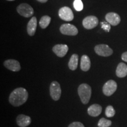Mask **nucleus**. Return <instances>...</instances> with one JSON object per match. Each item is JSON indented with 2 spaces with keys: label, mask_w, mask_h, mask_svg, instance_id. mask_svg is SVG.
I'll list each match as a JSON object with an SVG mask.
<instances>
[{
  "label": "nucleus",
  "mask_w": 127,
  "mask_h": 127,
  "mask_svg": "<svg viewBox=\"0 0 127 127\" xmlns=\"http://www.w3.org/2000/svg\"><path fill=\"white\" fill-rule=\"evenodd\" d=\"M50 95L54 101L60 99L61 95V89L60 84L57 81H53L50 87Z\"/></svg>",
  "instance_id": "5"
},
{
  "label": "nucleus",
  "mask_w": 127,
  "mask_h": 127,
  "mask_svg": "<svg viewBox=\"0 0 127 127\" xmlns=\"http://www.w3.org/2000/svg\"><path fill=\"white\" fill-rule=\"evenodd\" d=\"M17 11L20 15L25 18L31 17L34 12L32 7L26 3H23L19 5L17 8Z\"/></svg>",
  "instance_id": "3"
},
{
  "label": "nucleus",
  "mask_w": 127,
  "mask_h": 127,
  "mask_svg": "<svg viewBox=\"0 0 127 127\" xmlns=\"http://www.w3.org/2000/svg\"><path fill=\"white\" fill-rule=\"evenodd\" d=\"M101 26H102V28L104 29L105 31L107 32H109V30L111 29V27H110V24L108 23H104V22H102L101 23Z\"/></svg>",
  "instance_id": "23"
},
{
  "label": "nucleus",
  "mask_w": 127,
  "mask_h": 127,
  "mask_svg": "<svg viewBox=\"0 0 127 127\" xmlns=\"http://www.w3.org/2000/svg\"><path fill=\"white\" fill-rule=\"evenodd\" d=\"M116 75L119 78H124L127 75V65L124 63H120L116 69Z\"/></svg>",
  "instance_id": "16"
},
{
  "label": "nucleus",
  "mask_w": 127,
  "mask_h": 127,
  "mask_svg": "<svg viewBox=\"0 0 127 127\" xmlns=\"http://www.w3.org/2000/svg\"><path fill=\"white\" fill-rule=\"evenodd\" d=\"M52 51L58 57H64L68 51V47L65 44H57L52 48Z\"/></svg>",
  "instance_id": "12"
},
{
  "label": "nucleus",
  "mask_w": 127,
  "mask_h": 127,
  "mask_svg": "<svg viewBox=\"0 0 127 127\" xmlns=\"http://www.w3.org/2000/svg\"><path fill=\"white\" fill-rule=\"evenodd\" d=\"M115 114V111L114 107L111 105H109L105 109V115L108 118L114 117Z\"/></svg>",
  "instance_id": "21"
},
{
  "label": "nucleus",
  "mask_w": 127,
  "mask_h": 127,
  "mask_svg": "<svg viewBox=\"0 0 127 127\" xmlns=\"http://www.w3.org/2000/svg\"><path fill=\"white\" fill-rule=\"evenodd\" d=\"M112 124L111 121L107 120V119L102 118L100 119L98 123V127H109Z\"/></svg>",
  "instance_id": "20"
},
{
  "label": "nucleus",
  "mask_w": 127,
  "mask_h": 127,
  "mask_svg": "<svg viewBox=\"0 0 127 127\" xmlns=\"http://www.w3.org/2000/svg\"><path fill=\"white\" fill-rule=\"evenodd\" d=\"M101 112H102V107L100 105L97 104L91 105L88 108V114L93 117L99 116Z\"/></svg>",
  "instance_id": "14"
},
{
  "label": "nucleus",
  "mask_w": 127,
  "mask_h": 127,
  "mask_svg": "<svg viewBox=\"0 0 127 127\" xmlns=\"http://www.w3.org/2000/svg\"><path fill=\"white\" fill-rule=\"evenodd\" d=\"M99 21L96 17L90 15L85 17L82 21V25L85 29L91 30L96 27L98 24Z\"/></svg>",
  "instance_id": "8"
},
{
  "label": "nucleus",
  "mask_w": 127,
  "mask_h": 127,
  "mask_svg": "<svg viewBox=\"0 0 127 127\" xmlns=\"http://www.w3.org/2000/svg\"><path fill=\"white\" fill-rule=\"evenodd\" d=\"M73 5H74V8L77 11H81L83 9L84 5L81 0H75L74 1Z\"/></svg>",
  "instance_id": "22"
},
{
  "label": "nucleus",
  "mask_w": 127,
  "mask_h": 127,
  "mask_svg": "<svg viewBox=\"0 0 127 127\" xmlns=\"http://www.w3.org/2000/svg\"><path fill=\"white\" fill-rule=\"evenodd\" d=\"M7 1H15V0H7Z\"/></svg>",
  "instance_id": "27"
},
{
  "label": "nucleus",
  "mask_w": 127,
  "mask_h": 127,
  "mask_svg": "<svg viewBox=\"0 0 127 127\" xmlns=\"http://www.w3.org/2000/svg\"><path fill=\"white\" fill-rule=\"evenodd\" d=\"M51 18L48 15H44L43 17H41L39 21V26L41 27V28H42V29H45L48 26L51 22Z\"/></svg>",
  "instance_id": "19"
},
{
  "label": "nucleus",
  "mask_w": 127,
  "mask_h": 127,
  "mask_svg": "<svg viewBox=\"0 0 127 127\" xmlns=\"http://www.w3.org/2000/svg\"><path fill=\"white\" fill-rule=\"evenodd\" d=\"M91 68V61L88 56L82 55L81 58V69L83 71H88Z\"/></svg>",
  "instance_id": "17"
},
{
  "label": "nucleus",
  "mask_w": 127,
  "mask_h": 127,
  "mask_svg": "<svg viewBox=\"0 0 127 127\" xmlns=\"http://www.w3.org/2000/svg\"><path fill=\"white\" fill-rule=\"evenodd\" d=\"M58 15L60 18L65 21H71L74 19V14L70 8L64 7L60 9L58 11Z\"/></svg>",
  "instance_id": "9"
},
{
  "label": "nucleus",
  "mask_w": 127,
  "mask_h": 127,
  "mask_svg": "<svg viewBox=\"0 0 127 127\" xmlns=\"http://www.w3.org/2000/svg\"><path fill=\"white\" fill-rule=\"evenodd\" d=\"M78 63V55L74 54L71 57L68 63V67L71 70L75 71L77 68Z\"/></svg>",
  "instance_id": "18"
},
{
  "label": "nucleus",
  "mask_w": 127,
  "mask_h": 127,
  "mask_svg": "<svg viewBox=\"0 0 127 127\" xmlns=\"http://www.w3.org/2000/svg\"><path fill=\"white\" fill-rule=\"evenodd\" d=\"M17 123L20 127H26L31 123V119L27 115L21 114L17 117Z\"/></svg>",
  "instance_id": "13"
},
{
  "label": "nucleus",
  "mask_w": 127,
  "mask_h": 127,
  "mask_svg": "<svg viewBox=\"0 0 127 127\" xmlns=\"http://www.w3.org/2000/svg\"><path fill=\"white\" fill-rule=\"evenodd\" d=\"M36 1H38V2L41 3H45L46 2H47L48 0H36Z\"/></svg>",
  "instance_id": "26"
},
{
  "label": "nucleus",
  "mask_w": 127,
  "mask_h": 127,
  "mask_svg": "<svg viewBox=\"0 0 127 127\" xmlns=\"http://www.w3.org/2000/svg\"><path fill=\"white\" fill-rule=\"evenodd\" d=\"M4 65L5 68L14 72H17L21 69L20 64L15 60H8L4 61Z\"/></svg>",
  "instance_id": "11"
},
{
  "label": "nucleus",
  "mask_w": 127,
  "mask_h": 127,
  "mask_svg": "<svg viewBox=\"0 0 127 127\" xmlns=\"http://www.w3.org/2000/svg\"><path fill=\"white\" fill-rule=\"evenodd\" d=\"M117 89V84L115 81L111 80L108 81L104 84L102 88L103 93L106 96H111L115 93Z\"/></svg>",
  "instance_id": "6"
},
{
  "label": "nucleus",
  "mask_w": 127,
  "mask_h": 127,
  "mask_svg": "<svg viewBox=\"0 0 127 127\" xmlns=\"http://www.w3.org/2000/svg\"><path fill=\"white\" fill-rule=\"evenodd\" d=\"M91 87L87 84H82L78 88V93L82 104H87L91 96Z\"/></svg>",
  "instance_id": "2"
},
{
  "label": "nucleus",
  "mask_w": 127,
  "mask_h": 127,
  "mask_svg": "<svg viewBox=\"0 0 127 127\" xmlns=\"http://www.w3.org/2000/svg\"><path fill=\"white\" fill-rule=\"evenodd\" d=\"M60 32L64 35L70 36H75L78 34V31L77 28L74 25L70 24H64L60 27Z\"/></svg>",
  "instance_id": "7"
},
{
  "label": "nucleus",
  "mask_w": 127,
  "mask_h": 127,
  "mask_svg": "<svg viewBox=\"0 0 127 127\" xmlns=\"http://www.w3.org/2000/svg\"><path fill=\"white\" fill-rule=\"evenodd\" d=\"M68 127H85L84 125L80 122H74L70 124Z\"/></svg>",
  "instance_id": "24"
},
{
  "label": "nucleus",
  "mask_w": 127,
  "mask_h": 127,
  "mask_svg": "<svg viewBox=\"0 0 127 127\" xmlns=\"http://www.w3.org/2000/svg\"><path fill=\"white\" fill-rule=\"evenodd\" d=\"M37 26V20L35 17H33L28 22L27 25V32L29 35L33 36L35 33Z\"/></svg>",
  "instance_id": "15"
},
{
  "label": "nucleus",
  "mask_w": 127,
  "mask_h": 127,
  "mask_svg": "<svg viewBox=\"0 0 127 127\" xmlns=\"http://www.w3.org/2000/svg\"><path fill=\"white\" fill-rule=\"evenodd\" d=\"M96 54L102 57H109L113 54V50L106 44H99L94 48Z\"/></svg>",
  "instance_id": "4"
},
{
  "label": "nucleus",
  "mask_w": 127,
  "mask_h": 127,
  "mask_svg": "<svg viewBox=\"0 0 127 127\" xmlns=\"http://www.w3.org/2000/svg\"><path fill=\"white\" fill-rule=\"evenodd\" d=\"M105 20L107 23L113 26L118 25L121 22V17L115 12H108L106 14Z\"/></svg>",
  "instance_id": "10"
},
{
  "label": "nucleus",
  "mask_w": 127,
  "mask_h": 127,
  "mask_svg": "<svg viewBox=\"0 0 127 127\" xmlns=\"http://www.w3.org/2000/svg\"><path fill=\"white\" fill-rule=\"evenodd\" d=\"M28 93L24 88H16L11 93L9 97V102L14 107L22 105L27 101Z\"/></svg>",
  "instance_id": "1"
},
{
  "label": "nucleus",
  "mask_w": 127,
  "mask_h": 127,
  "mask_svg": "<svg viewBox=\"0 0 127 127\" xmlns=\"http://www.w3.org/2000/svg\"><path fill=\"white\" fill-rule=\"evenodd\" d=\"M121 58L123 61H124L127 63V51L124 52L123 54H122Z\"/></svg>",
  "instance_id": "25"
}]
</instances>
